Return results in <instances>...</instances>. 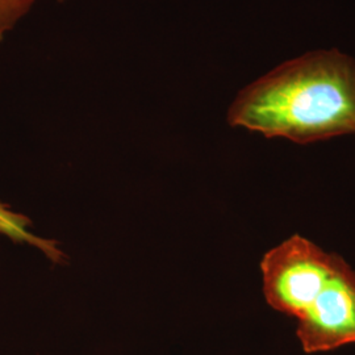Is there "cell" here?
Wrapping results in <instances>:
<instances>
[{"label":"cell","mask_w":355,"mask_h":355,"mask_svg":"<svg viewBox=\"0 0 355 355\" xmlns=\"http://www.w3.org/2000/svg\"><path fill=\"white\" fill-rule=\"evenodd\" d=\"M228 123L302 145L355 135L354 57L318 49L284 61L237 94Z\"/></svg>","instance_id":"1"},{"label":"cell","mask_w":355,"mask_h":355,"mask_svg":"<svg viewBox=\"0 0 355 355\" xmlns=\"http://www.w3.org/2000/svg\"><path fill=\"white\" fill-rule=\"evenodd\" d=\"M296 320V334L308 354L354 343V268L343 259Z\"/></svg>","instance_id":"2"},{"label":"cell","mask_w":355,"mask_h":355,"mask_svg":"<svg viewBox=\"0 0 355 355\" xmlns=\"http://www.w3.org/2000/svg\"><path fill=\"white\" fill-rule=\"evenodd\" d=\"M29 224L31 221L26 216L13 212L7 204L0 202V233L6 234L13 241L24 242L37 248L38 250H41L53 262L61 263L66 257L64 252L58 249L57 242L35 236L28 229Z\"/></svg>","instance_id":"3"},{"label":"cell","mask_w":355,"mask_h":355,"mask_svg":"<svg viewBox=\"0 0 355 355\" xmlns=\"http://www.w3.org/2000/svg\"><path fill=\"white\" fill-rule=\"evenodd\" d=\"M36 0H0V42L32 10Z\"/></svg>","instance_id":"4"},{"label":"cell","mask_w":355,"mask_h":355,"mask_svg":"<svg viewBox=\"0 0 355 355\" xmlns=\"http://www.w3.org/2000/svg\"><path fill=\"white\" fill-rule=\"evenodd\" d=\"M58 1H61V3H62V1H64V0H58Z\"/></svg>","instance_id":"5"}]
</instances>
